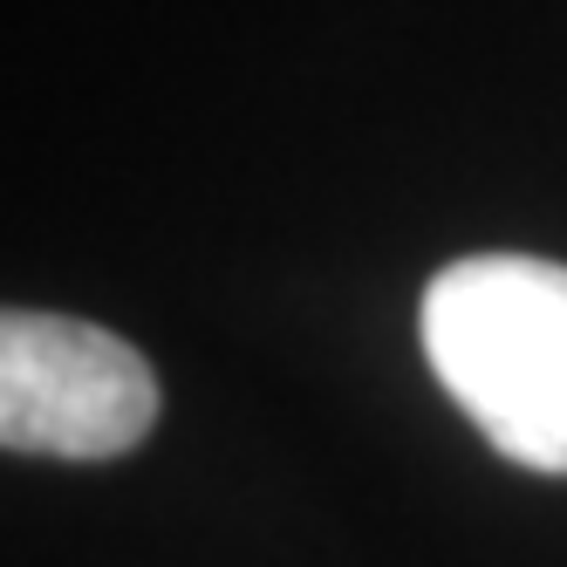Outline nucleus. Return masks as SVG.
<instances>
[{"label": "nucleus", "instance_id": "f257e3e1", "mask_svg": "<svg viewBox=\"0 0 567 567\" xmlns=\"http://www.w3.org/2000/svg\"><path fill=\"white\" fill-rule=\"evenodd\" d=\"M417 336L458 411L526 472L567 478V267L534 254L452 260Z\"/></svg>", "mask_w": 567, "mask_h": 567}, {"label": "nucleus", "instance_id": "f03ea898", "mask_svg": "<svg viewBox=\"0 0 567 567\" xmlns=\"http://www.w3.org/2000/svg\"><path fill=\"white\" fill-rule=\"evenodd\" d=\"M157 424L151 362L96 321H0V437L42 458H124Z\"/></svg>", "mask_w": 567, "mask_h": 567}]
</instances>
